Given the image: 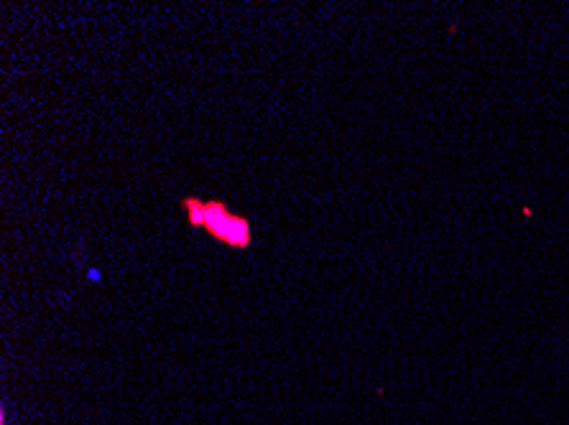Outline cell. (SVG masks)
<instances>
[{"instance_id":"cell-1","label":"cell","mask_w":569,"mask_h":425,"mask_svg":"<svg viewBox=\"0 0 569 425\" xmlns=\"http://www.w3.org/2000/svg\"><path fill=\"white\" fill-rule=\"evenodd\" d=\"M182 210L187 214L189 227L204 230L212 240L222 242L232 250H248L253 245V227L246 214L232 212L220 199L184 196Z\"/></svg>"}]
</instances>
